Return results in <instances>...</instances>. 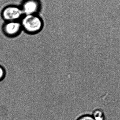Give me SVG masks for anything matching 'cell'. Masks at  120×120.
<instances>
[{
    "mask_svg": "<svg viewBox=\"0 0 120 120\" xmlns=\"http://www.w3.org/2000/svg\"><path fill=\"white\" fill-rule=\"evenodd\" d=\"M22 31L29 35H35L41 31L44 27L43 19L38 14L24 15L20 20Z\"/></svg>",
    "mask_w": 120,
    "mask_h": 120,
    "instance_id": "obj_1",
    "label": "cell"
},
{
    "mask_svg": "<svg viewBox=\"0 0 120 120\" xmlns=\"http://www.w3.org/2000/svg\"><path fill=\"white\" fill-rule=\"evenodd\" d=\"M3 18L6 22L20 21L24 15L21 8L15 6L6 7L2 12Z\"/></svg>",
    "mask_w": 120,
    "mask_h": 120,
    "instance_id": "obj_3",
    "label": "cell"
},
{
    "mask_svg": "<svg viewBox=\"0 0 120 120\" xmlns=\"http://www.w3.org/2000/svg\"><path fill=\"white\" fill-rule=\"evenodd\" d=\"M21 8L24 15L37 14L39 9V4L37 0H26Z\"/></svg>",
    "mask_w": 120,
    "mask_h": 120,
    "instance_id": "obj_4",
    "label": "cell"
},
{
    "mask_svg": "<svg viewBox=\"0 0 120 120\" xmlns=\"http://www.w3.org/2000/svg\"><path fill=\"white\" fill-rule=\"evenodd\" d=\"M92 115L95 120H106L104 112L101 109H97L94 110Z\"/></svg>",
    "mask_w": 120,
    "mask_h": 120,
    "instance_id": "obj_5",
    "label": "cell"
},
{
    "mask_svg": "<svg viewBox=\"0 0 120 120\" xmlns=\"http://www.w3.org/2000/svg\"><path fill=\"white\" fill-rule=\"evenodd\" d=\"M6 72L5 68L2 65L0 64V82L4 80L6 77Z\"/></svg>",
    "mask_w": 120,
    "mask_h": 120,
    "instance_id": "obj_7",
    "label": "cell"
},
{
    "mask_svg": "<svg viewBox=\"0 0 120 120\" xmlns=\"http://www.w3.org/2000/svg\"><path fill=\"white\" fill-rule=\"evenodd\" d=\"M75 120H95L92 115L88 113L80 114L75 118Z\"/></svg>",
    "mask_w": 120,
    "mask_h": 120,
    "instance_id": "obj_6",
    "label": "cell"
},
{
    "mask_svg": "<svg viewBox=\"0 0 120 120\" xmlns=\"http://www.w3.org/2000/svg\"><path fill=\"white\" fill-rule=\"evenodd\" d=\"M4 35L9 38H14L18 37L22 31L20 21L6 22L2 27Z\"/></svg>",
    "mask_w": 120,
    "mask_h": 120,
    "instance_id": "obj_2",
    "label": "cell"
}]
</instances>
